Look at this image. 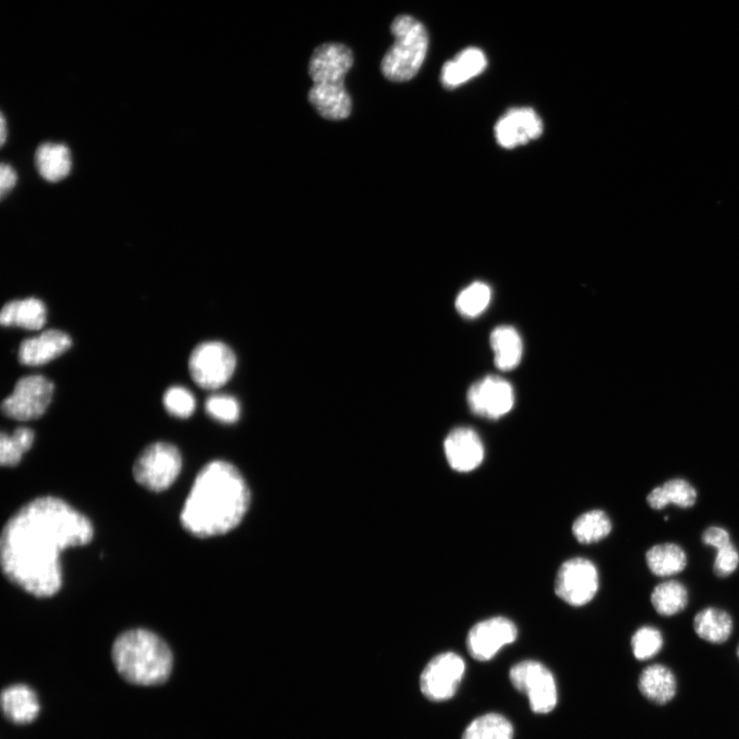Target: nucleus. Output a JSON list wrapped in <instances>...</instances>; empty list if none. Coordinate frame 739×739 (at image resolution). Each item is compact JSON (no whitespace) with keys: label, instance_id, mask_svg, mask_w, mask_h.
Wrapping results in <instances>:
<instances>
[{"label":"nucleus","instance_id":"nucleus-1","mask_svg":"<svg viewBox=\"0 0 739 739\" xmlns=\"http://www.w3.org/2000/svg\"><path fill=\"white\" fill-rule=\"evenodd\" d=\"M94 536L87 516L65 500L41 496L23 505L6 523L0 538V564L5 576L37 598H49L62 587L60 554L85 546Z\"/></svg>","mask_w":739,"mask_h":739},{"label":"nucleus","instance_id":"nucleus-2","mask_svg":"<svg viewBox=\"0 0 739 739\" xmlns=\"http://www.w3.org/2000/svg\"><path fill=\"white\" fill-rule=\"evenodd\" d=\"M250 490L235 465L214 460L194 480L180 515L190 534L208 538L236 528L246 516Z\"/></svg>","mask_w":739,"mask_h":739},{"label":"nucleus","instance_id":"nucleus-3","mask_svg":"<svg viewBox=\"0 0 739 739\" xmlns=\"http://www.w3.org/2000/svg\"><path fill=\"white\" fill-rule=\"evenodd\" d=\"M111 657L122 678L137 686L165 684L173 671L171 648L159 635L145 629L122 633L112 645Z\"/></svg>","mask_w":739,"mask_h":739},{"label":"nucleus","instance_id":"nucleus-4","mask_svg":"<svg viewBox=\"0 0 739 739\" xmlns=\"http://www.w3.org/2000/svg\"><path fill=\"white\" fill-rule=\"evenodd\" d=\"M394 45L381 62L385 79L394 83H406L414 79L429 49V34L424 25L409 15H400L392 23Z\"/></svg>","mask_w":739,"mask_h":739},{"label":"nucleus","instance_id":"nucleus-5","mask_svg":"<svg viewBox=\"0 0 739 739\" xmlns=\"http://www.w3.org/2000/svg\"><path fill=\"white\" fill-rule=\"evenodd\" d=\"M182 469L179 449L170 443L157 442L147 446L137 457L133 466L136 482L153 492L168 489L178 478Z\"/></svg>","mask_w":739,"mask_h":739},{"label":"nucleus","instance_id":"nucleus-6","mask_svg":"<svg viewBox=\"0 0 739 739\" xmlns=\"http://www.w3.org/2000/svg\"><path fill=\"white\" fill-rule=\"evenodd\" d=\"M188 368L194 382L204 390L215 391L225 385L235 373L237 357L223 342H203L192 350Z\"/></svg>","mask_w":739,"mask_h":739},{"label":"nucleus","instance_id":"nucleus-7","mask_svg":"<svg viewBox=\"0 0 739 739\" xmlns=\"http://www.w3.org/2000/svg\"><path fill=\"white\" fill-rule=\"evenodd\" d=\"M54 391V384L44 376L22 377L16 383L13 393L4 400L3 414L20 421L40 418L49 408Z\"/></svg>","mask_w":739,"mask_h":739},{"label":"nucleus","instance_id":"nucleus-8","mask_svg":"<svg viewBox=\"0 0 739 739\" xmlns=\"http://www.w3.org/2000/svg\"><path fill=\"white\" fill-rule=\"evenodd\" d=\"M510 678L516 689L526 694L534 713L548 714L557 706L556 680L549 669L534 660L514 666Z\"/></svg>","mask_w":739,"mask_h":739},{"label":"nucleus","instance_id":"nucleus-9","mask_svg":"<svg viewBox=\"0 0 739 739\" xmlns=\"http://www.w3.org/2000/svg\"><path fill=\"white\" fill-rule=\"evenodd\" d=\"M600 587L597 567L589 560L576 558L565 562L558 571L555 591L567 604L580 607L596 597Z\"/></svg>","mask_w":739,"mask_h":739},{"label":"nucleus","instance_id":"nucleus-10","mask_svg":"<svg viewBox=\"0 0 739 739\" xmlns=\"http://www.w3.org/2000/svg\"><path fill=\"white\" fill-rule=\"evenodd\" d=\"M464 673L465 664L461 656L453 652L440 654L422 672L421 691L434 702H444L455 695Z\"/></svg>","mask_w":739,"mask_h":739},{"label":"nucleus","instance_id":"nucleus-11","mask_svg":"<svg viewBox=\"0 0 739 739\" xmlns=\"http://www.w3.org/2000/svg\"><path fill=\"white\" fill-rule=\"evenodd\" d=\"M468 402L472 411L488 419H498L511 412L515 393L511 383L498 376H487L470 388Z\"/></svg>","mask_w":739,"mask_h":739},{"label":"nucleus","instance_id":"nucleus-12","mask_svg":"<svg viewBox=\"0 0 739 739\" xmlns=\"http://www.w3.org/2000/svg\"><path fill=\"white\" fill-rule=\"evenodd\" d=\"M518 629L505 617H493L479 622L469 633L468 649L479 661L492 659L503 647L514 643Z\"/></svg>","mask_w":739,"mask_h":739},{"label":"nucleus","instance_id":"nucleus-13","mask_svg":"<svg viewBox=\"0 0 739 739\" xmlns=\"http://www.w3.org/2000/svg\"><path fill=\"white\" fill-rule=\"evenodd\" d=\"M354 65V54L348 47L327 43L318 47L309 61L308 72L314 85H344L346 74Z\"/></svg>","mask_w":739,"mask_h":739},{"label":"nucleus","instance_id":"nucleus-14","mask_svg":"<svg viewBox=\"0 0 739 739\" xmlns=\"http://www.w3.org/2000/svg\"><path fill=\"white\" fill-rule=\"evenodd\" d=\"M543 124L532 108H514L503 114L495 126L498 144L512 149L541 136Z\"/></svg>","mask_w":739,"mask_h":739},{"label":"nucleus","instance_id":"nucleus-15","mask_svg":"<svg viewBox=\"0 0 739 739\" xmlns=\"http://www.w3.org/2000/svg\"><path fill=\"white\" fill-rule=\"evenodd\" d=\"M444 447L448 463L459 473L475 471L484 460V445L478 434L469 427L453 430L446 438Z\"/></svg>","mask_w":739,"mask_h":739},{"label":"nucleus","instance_id":"nucleus-16","mask_svg":"<svg viewBox=\"0 0 739 739\" xmlns=\"http://www.w3.org/2000/svg\"><path fill=\"white\" fill-rule=\"evenodd\" d=\"M72 346L68 334L60 330H48L33 338L24 340L19 348V361L25 366H42L63 354Z\"/></svg>","mask_w":739,"mask_h":739},{"label":"nucleus","instance_id":"nucleus-17","mask_svg":"<svg viewBox=\"0 0 739 739\" xmlns=\"http://www.w3.org/2000/svg\"><path fill=\"white\" fill-rule=\"evenodd\" d=\"M4 716L17 725L34 722L41 713V703L36 692L25 684L5 688L0 698Z\"/></svg>","mask_w":739,"mask_h":739},{"label":"nucleus","instance_id":"nucleus-18","mask_svg":"<svg viewBox=\"0 0 739 739\" xmlns=\"http://www.w3.org/2000/svg\"><path fill=\"white\" fill-rule=\"evenodd\" d=\"M486 55L478 48H468L446 62L441 72V83L449 90L470 82L486 69Z\"/></svg>","mask_w":739,"mask_h":739},{"label":"nucleus","instance_id":"nucleus-19","mask_svg":"<svg viewBox=\"0 0 739 739\" xmlns=\"http://www.w3.org/2000/svg\"><path fill=\"white\" fill-rule=\"evenodd\" d=\"M308 100L329 121L345 120L352 113V99L344 85H314L309 91Z\"/></svg>","mask_w":739,"mask_h":739},{"label":"nucleus","instance_id":"nucleus-20","mask_svg":"<svg viewBox=\"0 0 739 739\" xmlns=\"http://www.w3.org/2000/svg\"><path fill=\"white\" fill-rule=\"evenodd\" d=\"M47 313V307L40 299L14 300L3 307L0 323L5 327L40 330L47 323Z\"/></svg>","mask_w":739,"mask_h":739},{"label":"nucleus","instance_id":"nucleus-21","mask_svg":"<svg viewBox=\"0 0 739 739\" xmlns=\"http://www.w3.org/2000/svg\"><path fill=\"white\" fill-rule=\"evenodd\" d=\"M639 689L652 703L667 705L677 693V680L668 667L652 665L641 673Z\"/></svg>","mask_w":739,"mask_h":739},{"label":"nucleus","instance_id":"nucleus-22","mask_svg":"<svg viewBox=\"0 0 739 739\" xmlns=\"http://www.w3.org/2000/svg\"><path fill=\"white\" fill-rule=\"evenodd\" d=\"M733 618L725 610L707 607L699 611L693 620L695 634L712 644H723L733 633Z\"/></svg>","mask_w":739,"mask_h":739},{"label":"nucleus","instance_id":"nucleus-23","mask_svg":"<svg viewBox=\"0 0 739 739\" xmlns=\"http://www.w3.org/2000/svg\"><path fill=\"white\" fill-rule=\"evenodd\" d=\"M649 571L658 577H671L682 573L688 565L684 549L677 543L655 544L645 556Z\"/></svg>","mask_w":739,"mask_h":739},{"label":"nucleus","instance_id":"nucleus-24","mask_svg":"<svg viewBox=\"0 0 739 739\" xmlns=\"http://www.w3.org/2000/svg\"><path fill=\"white\" fill-rule=\"evenodd\" d=\"M495 366L502 371L517 368L523 357V341L516 329L510 326L496 328L490 337Z\"/></svg>","mask_w":739,"mask_h":739},{"label":"nucleus","instance_id":"nucleus-25","mask_svg":"<svg viewBox=\"0 0 739 739\" xmlns=\"http://www.w3.org/2000/svg\"><path fill=\"white\" fill-rule=\"evenodd\" d=\"M697 501L696 489L686 480L673 479L654 488L647 496L649 507L661 511L674 504L681 509H691Z\"/></svg>","mask_w":739,"mask_h":739},{"label":"nucleus","instance_id":"nucleus-26","mask_svg":"<svg viewBox=\"0 0 739 739\" xmlns=\"http://www.w3.org/2000/svg\"><path fill=\"white\" fill-rule=\"evenodd\" d=\"M35 164L44 179L59 182L70 174L71 154L63 144L45 143L36 150Z\"/></svg>","mask_w":739,"mask_h":739},{"label":"nucleus","instance_id":"nucleus-27","mask_svg":"<svg viewBox=\"0 0 739 739\" xmlns=\"http://www.w3.org/2000/svg\"><path fill=\"white\" fill-rule=\"evenodd\" d=\"M650 601L659 615L671 617L686 609L689 603V593L682 582L667 580L653 589Z\"/></svg>","mask_w":739,"mask_h":739},{"label":"nucleus","instance_id":"nucleus-28","mask_svg":"<svg viewBox=\"0 0 739 739\" xmlns=\"http://www.w3.org/2000/svg\"><path fill=\"white\" fill-rule=\"evenodd\" d=\"M572 531L580 543H595L609 536L612 522L605 512L595 510L578 517Z\"/></svg>","mask_w":739,"mask_h":739},{"label":"nucleus","instance_id":"nucleus-29","mask_svg":"<svg viewBox=\"0 0 739 739\" xmlns=\"http://www.w3.org/2000/svg\"><path fill=\"white\" fill-rule=\"evenodd\" d=\"M512 723L501 715L482 716L466 728L462 739H513Z\"/></svg>","mask_w":739,"mask_h":739},{"label":"nucleus","instance_id":"nucleus-30","mask_svg":"<svg viewBox=\"0 0 739 739\" xmlns=\"http://www.w3.org/2000/svg\"><path fill=\"white\" fill-rule=\"evenodd\" d=\"M490 287L482 282H476L460 292L455 301L458 313L466 319H476L481 316L491 302Z\"/></svg>","mask_w":739,"mask_h":739},{"label":"nucleus","instance_id":"nucleus-31","mask_svg":"<svg viewBox=\"0 0 739 739\" xmlns=\"http://www.w3.org/2000/svg\"><path fill=\"white\" fill-rule=\"evenodd\" d=\"M34 443V433L27 427H19L12 435H0V463L4 466L17 465L25 452Z\"/></svg>","mask_w":739,"mask_h":739},{"label":"nucleus","instance_id":"nucleus-32","mask_svg":"<svg viewBox=\"0 0 739 739\" xmlns=\"http://www.w3.org/2000/svg\"><path fill=\"white\" fill-rule=\"evenodd\" d=\"M664 644L663 633L651 626L640 628L632 638L633 653L641 661L656 656L663 649Z\"/></svg>","mask_w":739,"mask_h":739},{"label":"nucleus","instance_id":"nucleus-33","mask_svg":"<svg viewBox=\"0 0 739 739\" xmlns=\"http://www.w3.org/2000/svg\"><path fill=\"white\" fill-rule=\"evenodd\" d=\"M166 410L177 418H189L197 408L196 398L183 386H172L164 395Z\"/></svg>","mask_w":739,"mask_h":739},{"label":"nucleus","instance_id":"nucleus-34","mask_svg":"<svg viewBox=\"0 0 739 739\" xmlns=\"http://www.w3.org/2000/svg\"><path fill=\"white\" fill-rule=\"evenodd\" d=\"M206 411L213 419L231 424L239 420L241 407L236 398L228 395H214L207 400Z\"/></svg>","mask_w":739,"mask_h":739},{"label":"nucleus","instance_id":"nucleus-35","mask_svg":"<svg viewBox=\"0 0 739 739\" xmlns=\"http://www.w3.org/2000/svg\"><path fill=\"white\" fill-rule=\"evenodd\" d=\"M739 567V552L733 543L717 550L714 561V572L724 578L732 575Z\"/></svg>","mask_w":739,"mask_h":739},{"label":"nucleus","instance_id":"nucleus-36","mask_svg":"<svg viewBox=\"0 0 739 739\" xmlns=\"http://www.w3.org/2000/svg\"><path fill=\"white\" fill-rule=\"evenodd\" d=\"M702 541L705 546L720 550L732 543L730 533L723 527L711 526L703 533Z\"/></svg>","mask_w":739,"mask_h":739},{"label":"nucleus","instance_id":"nucleus-37","mask_svg":"<svg viewBox=\"0 0 739 739\" xmlns=\"http://www.w3.org/2000/svg\"><path fill=\"white\" fill-rule=\"evenodd\" d=\"M17 183V174L15 170L6 164L0 167V192H2V198L6 197V194L11 191Z\"/></svg>","mask_w":739,"mask_h":739},{"label":"nucleus","instance_id":"nucleus-38","mask_svg":"<svg viewBox=\"0 0 739 739\" xmlns=\"http://www.w3.org/2000/svg\"><path fill=\"white\" fill-rule=\"evenodd\" d=\"M0 127H2V129H0L2 130V133H0L2 134V136H0V140H2V145H4L7 140V123L4 114H2V124H0Z\"/></svg>","mask_w":739,"mask_h":739},{"label":"nucleus","instance_id":"nucleus-39","mask_svg":"<svg viewBox=\"0 0 739 739\" xmlns=\"http://www.w3.org/2000/svg\"><path fill=\"white\" fill-rule=\"evenodd\" d=\"M737 656L739 658V645H738V648H737Z\"/></svg>","mask_w":739,"mask_h":739}]
</instances>
